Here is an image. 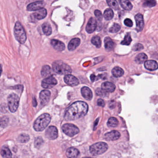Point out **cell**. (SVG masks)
Returning a JSON list of instances; mask_svg holds the SVG:
<instances>
[{
    "label": "cell",
    "mask_w": 158,
    "mask_h": 158,
    "mask_svg": "<svg viewBox=\"0 0 158 158\" xmlns=\"http://www.w3.org/2000/svg\"><path fill=\"white\" fill-rule=\"evenodd\" d=\"M121 136L120 133L116 130L111 131L105 134L104 139L108 141H115L119 139Z\"/></svg>",
    "instance_id": "cell-14"
},
{
    "label": "cell",
    "mask_w": 158,
    "mask_h": 158,
    "mask_svg": "<svg viewBox=\"0 0 158 158\" xmlns=\"http://www.w3.org/2000/svg\"><path fill=\"white\" fill-rule=\"evenodd\" d=\"M14 34L15 39L20 43L23 44L26 42V33L24 28L19 21L16 22L14 26Z\"/></svg>",
    "instance_id": "cell-4"
},
{
    "label": "cell",
    "mask_w": 158,
    "mask_h": 158,
    "mask_svg": "<svg viewBox=\"0 0 158 158\" xmlns=\"http://www.w3.org/2000/svg\"><path fill=\"white\" fill-rule=\"evenodd\" d=\"M1 127H5L7 125L8 122V119L6 117H3L1 118Z\"/></svg>",
    "instance_id": "cell-41"
},
{
    "label": "cell",
    "mask_w": 158,
    "mask_h": 158,
    "mask_svg": "<svg viewBox=\"0 0 158 158\" xmlns=\"http://www.w3.org/2000/svg\"><path fill=\"white\" fill-rule=\"evenodd\" d=\"M88 109L89 107L86 103L83 101H77L67 109L64 118L67 121L78 120L86 115Z\"/></svg>",
    "instance_id": "cell-1"
},
{
    "label": "cell",
    "mask_w": 158,
    "mask_h": 158,
    "mask_svg": "<svg viewBox=\"0 0 158 158\" xmlns=\"http://www.w3.org/2000/svg\"><path fill=\"white\" fill-rule=\"evenodd\" d=\"M51 44L57 51H63L66 48L64 43L57 39H52L51 42Z\"/></svg>",
    "instance_id": "cell-16"
},
{
    "label": "cell",
    "mask_w": 158,
    "mask_h": 158,
    "mask_svg": "<svg viewBox=\"0 0 158 158\" xmlns=\"http://www.w3.org/2000/svg\"><path fill=\"white\" fill-rule=\"evenodd\" d=\"M43 32L46 36H50L52 33V29L50 24L48 22H45L42 26Z\"/></svg>",
    "instance_id": "cell-26"
},
{
    "label": "cell",
    "mask_w": 158,
    "mask_h": 158,
    "mask_svg": "<svg viewBox=\"0 0 158 158\" xmlns=\"http://www.w3.org/2000/svg\"><path fill=\"white\" fill-rule=\"evenodd\" d=\"M105 19L107 20H111L114 17V13L111 8H107L105 10L104 14Z\"/></svg>",
    "instance_id": "cell-30"
},
{
    "label": "cell",
    "mask_w": 158,
    "mask_h": 158,
    "mask_svg": "<svg viewBox=\"0 0 158 158\" xmlns=\"http://www.w3.org/2000/svg\"><path fill=\"white\" fill-rule=\"evenodd\" d=\"M144 66L147 69L151 71H155L158 68V64L153 60L146 61L144 63Z\"/></svg>",
    "instance_id": "cell-18"
},
{
    "label": "cell",
    "mask_w": 158,
    "mask_h": 158,
    "mask_svg": "<svg viewBox=\"0 0 158 158\" xmlns=\"http://www.w3.org/2000/svg\"><path fill=\"white\" fill-rule=\"evenodd\" d=\"M121 29V26L118 24L114 23V25L112 26L109 29V32L111 33H116L118 32Z\"/></svg>",
    "instance_id": "cell-37"
},
{
    "label": "cell",
    "mask_w": 158,
    "mask_h": 158,
    "mask_svg": "<svg viewBox=\"0 0 158 158\" xmlns=\"http://www.w3.org/2000/svg\"><path fill=\"white\" fill-rule=\"evenodd\" d=\"M62 129L64 133L70 137H73L79 132V128L74 124L71 123L64 124Z\"/></svg>",
    "instance_id": "cell-7"
},
{
    "label": "cell",
    "mask_w": 158,
    "mask_h": 158,
    "mask_svg": "<svg viewBox=\"0 0 158 158\" xmlns=\"http://www.w3.org/2000/svg\"><path fill=\"white\" fill-rule=\"evenodd\" d=\"M147 59V56L146 54L144 53L139 54L137 55L135 58V61L137 64H141L145 63Z\"/></svg>",
    "instance_id": "cell-27"
},
{
    "label": "cell",
    "mask_w": 158,
    "mask_h": 158,
    "mask_svg": "<svg viewBox=\"0 0 158 158\" xmlns=\"http://www.w3.org/2000/svg\"><path fill=\"white\" fill-rule=\"evenodd\" d=\"M107 92L105 91L104 90H100V89H98L97 90H96V93L98 94V96H102V97H105V95H106V93Z\"/></svg>",
    "instance_id": "cell-42"
},
{
    "label": "cell",
    "mask_w": 158,
    "mask_h": 158,
    "mask_svg": "<svg viewBox=\"0 0 158 158\" xmlns=\"http://www.w3.org/2000/svg\"><path fill=\"white\" fill-rule=\"evenodd\" d=\"M51 70L50 67L48 65L43 67L41 71V75L43 77H48L51 74Z\"/></svg>",
    "instance_id": "cell-29"
},
{
    "label": "cell",
    "mask_w": 158,
    "mask_h": 158,
    "mask_svg": "<svg viewBox=\"0 0 158 158\" xmlns=\"http://www.w3.org/2000/svg\"><path fill=\"white\" fill-rule=\"evenodd\" d=\"M91 42L92 44L94 45H95L96 46V48H101L102 42H101V39H100V37L98 36H95L93 37L91 40Z\"/></svg>",
    "instance_id": "cell-31"
},
{
    "label": "cell",
    "mask_w": 158,
    "mask_h": 158,
    "mask_svg": "<svg viewBox=\"0 0 158 158\" xmlns=\"http://www.w3.org/2000/svg\"><path fill=\"white\" fill-rule=\"evenodd\" d=\"M135 19L136 23V30L138 32L141 31L144 26L143 15L141 14H138L135 16Z\"/></svg>",
    "instance_id": "cell-15"
},
{
    "label": "cell",
    "mask_w": 158,
    "mask_h": 158,
    "mask_svg": "<svg viewBox=\"0 0 158 158\" xmlns=\"http://www.w3.org/2000/svg\"><path fill=\"white\" fill-rule=\"evenodd\" d=\"M30 140L29 135L26 134H22L17 138V141L20 143H26Z\"/></svg>",
    "instance_id": "cell-32"
},
{
    "label": "cell",
    "mask_w": 158,
    "mask_h": 158,
    "mask_svg": "<svg viewBox=\"0 0 158 158\" xmlns=\"http://www.w3.org/2000/svg\"><path fill=\"white\" fill-rule=\"evenodd\" d=\"M65 83L71 86H75L79 84V80L76 77L72 75H66L64 77Z\"/></svg>",
    "instance_id": "cell-10"
},
{
    "label": "cell",
    "mask_w": 158,
    "mask_h": 158,
    "mask_svg": "<svg viewBox=\"0 0 158 158\" xmlns=\"http://www.w3.org/2000/svg\"><path fill=\"white\" fill-rule=\"evenodd\" d=\"M118 121L115 117H110L108 120L107 125L110 128H115L118 125Z\"/></svg>",
    "instance_id": "cell-33"
},
{
    "label": "cell",
    "mask_w": 158,
    "mask_h": 158,
    "mask_svg": "<svg viewBox=\"0 0 158 158\" xmlns=\"http://www.w3.org/2000/svg\"><path fill=\"white\" fill-rule=\"evenodd\" d=\"M1 153L3 158H11L12 155L10 149L6 145H4L2 147Z\"/></svg>",
    "instance_id": "cell-25"
},
{
    "label": "cell",
    "mask_w": 158,
    "mask_h": 158,
    "mask_svg": "<svg viewBox=\"0 0 158 158\" xmlns=\"http://www.w3.org/2000/svg\"><path fill=\"white\" fill-rule=\"evenodd\" d=\"M101 89L107 92H113L116 90V86L110 82H105L102 84Z\"/></svg>",
    "instance_id": "cell-17"
},
{
    "label": "cell",
    "mask_w": 158,
    "mask_h": 158,
    "mask_svg": "<svg viewBox=\"0 0 158 158\" xmlns=\"http://www.w3.org/2000/svg\"><path fill=\"white\" fill-rule=\"evenodd\" d=\"M45 3L42 1H38L33 2L27 6V10L29 11H34L43 8Z\"/></svg>",
    "instance_id": "cell-13"
},
{
    "label": "cell",
    "mask_w": 158,
    "mask_h": 158,
    "mask_svg": "<svg viewBox=\"0 0 158 158\" xmlns=\"http://www.w3.org/2000/svg\"><path fill=\"white\" fill-rule=\"evenodd\" d=\"M144 48L143 45L141 44H136L133 46V50L135 51L141 50Z\"/></svg>",
    "instance_id": "cell-40"
},
{
    "label": "cell",
    "mask_w": 158,
    "mask_h": 158,
    "mask_svg": "<svg viewBox=\"0 0 158 158\" xmlns=\"http://www.w3.org/2000/svg\"><path fill=\"white\" fill-rule=\"evenodd\" d=\"M124 24L129 27H132L133 26V22L130 19H126L124 21Z\"/></svg>",
    "instance_id": "cell-43"
},
{
    "label": "cell",
    "mask_w": 158,
    "mask_h": 158,
    "mask_svg": "<svg viewBox=\"0 0 158 158\" xmlns=\"http://www.w3.org/2000/svg\"><path fill=\"white\" fill-rule=\"evenodd\" d=\"M97 104H98V106L102 107H104L105 105L104 101L102 99H99L98 100V102H97Z\"/></svg>",
    "instance_id": "cell-44"
},
{
    "label": "cell",
    "mask_w": 158,
    "mask_h": 158,
    "mask_svg": "<svg viewBox=\"0 0 158 158\" xmlns=\"http://www.w3.org/2000/svg\"><path fill=\"white\" fill-rule=\"evenodd\" d=\"M45 136L49 140H54L58 136V131L54 126H50L45 131Z\"/></svg>",
    "instance_id": "cell-9"
},
{
    "label": "cell",
    "mask_w": 158,
    "mask_h": 158,
    "mask_svg": "<svg viewBox=\"0 0 158 158\" xmlns=\"http://www.w3.org/2000/svg\"><path fill=\"white\" fill-rule=\"evenodd\" d=\"M57 80L52 77H49L44 79L42 86L45 89H51L57 84Z\"/></svg>",
    "instance_id": "cell-8"
},
{
    "label": "cell",
    "mask_w": 158,
    "mask_h": 158,
    "mask_svg": "<svg viewBox=\"0 0 158 158\" xmlns=\"http://www.w3.org/2000/svg\"><path fill=\"white\" fill-rule=\"evenodd\" d=\"M112 74L116 78H119L123 75L124 71L119 67H115L112 70Z\"/></svg>",
    "instance_id": "cell-28"
},
{
    "label": "cell",
    "mask_w": 158,
    "mask_h": 158,
    "mask_svg": "<svg viewBox=\"0 0 158 158\" xmlns=\"http://www.w3.org/2000/svg\"><path fill=\"white\" fill-rule=\"evenodd\" d=\"M8 107L9 110L14 113L17 110L19 105V98L15 93H11L8 97Z\"/></svg>",
    "instance_id": "cell-6"
},
{
    "label": "cell",
    "mask_w": 158,
    "mask_h": 158,
    "mask_svg": "<svg viewBox=\"0 0 158 158\" xmlns=\"http://www.w3.org/2000/svg\"><path fill=\"white\" fill-rule=\"evenodd\" d=\"M97 26V20L94 17H91L88 22L86 27V31L89 33H91L95 31Z\"/></svg>",
    "instance_id": "cell-12"
},
{
    "label": "cell",
    "mask_w": 158,
    "mask_h": 158,
    "mask_svg": "<svg viewBox=\"0 0 158 158\" xmlns=\"http://www.w3.org/2000/svg\"><path fill=\"white\" fill-rule=\"evenodd\" d=\"M132 40V39L130 34L129 33H127V34L125 36L124 39L121 42V44L123 45H129L131 43Z\"/></svg>",
    "instance_id": "cell-34"
},
{
    "label": "cell",
    "mask_w": 158,
    "mask_h": 158,
    "mask_svg": "<svg viewBox=\"0 0 158 158\" xmlns=\"http://www.w3.org/2000/svg\"><path fill=\"white\" fill-rule=\"evenodd\" d=\"M156 5V0H147L144 2L143 5L145 7H153Z\"/></svg>",
    "instance_id": "cell-38"
},
{
    "label": "cell",
    "mask_w": 158,
    "mask_h": 158,
    "mask_svg": "<svg viewBox=\"0 0 158 158\" xmlns=\"http://www.w3.org/2000/svg\"><path fill=\"white\" fill-rule=\"evenodd\" d=\"M121 7L127 11H130L132 9L133 5L129 0H118Z\"/></svg>",
    "instance_id": "cell-24"
},
{
    "label": "cell",
    "mask_w": 158,
    "mask_h": 158,
    "mask_svg": "<svg viewBox=\"0 0 158 158\" xmlns=\"http://www.w3.org/2000/svg\"><path fill=\"white\" fill-rule=\"evenodd\" d=\"M81 40L78 38L73 39L69 43L68 49L70 51H73L78 48L80 44Z\"/></svg>",
    "instance_id": "cell-19"
},
{
    "label": "cell",
    "mask_w": 158,
    "mask_h": 158,
    "mask_svg": "<svg viewBox=\"0 0 158 158\" xmlns=\"http://www.w3.org/2000/svg\"><path fill=\"white\" fill-rule=\"evenodd\" d=\"M107 2L111 8L116 10H117L119 8V5L116 0H107Z\"/></svg>",
    "instance_id": "cell-35"
},
{
    "label": "cell",
    "mask_w": 158,
    "mask_h": 158,
    "mask_svg": "<svg viewBox=\"0 0 158 158\" xmlns=\"http://www.w3.org/2000/svg\"><path fill=\"white\" fill-rule=\"evenodd\" d=\"M51 97V92L48 90H43L39 93V99L41 104L45 105L48 103Z\"/></svg>",
    "instance_id": "cell-11"
},
{
    "label": "cell",
    "mask_w": 158,
    "mask_h": 158,
    "mask_svg": "<svg viewBox=\"0 0 158 158\" xmlns=\"http://www.w3.org/2000/svg\"><path fill=\"white\" fill-rule=\"evenodd\" d=\"M51 117L48 113L42 114L39 116L34 122L33 129L38 132L43 131L50 122Z\"/></svg>",
    "instance_id": "cell-2"
},
{
    "label": "cell",
    "mask_w": 158,
    "mask_h": 158,
    "mask_svg": "<svg viewBox=\"0 0 158 158\" xmlns=\"http://www.w3.org/2000/svg\"><path fill=\"white\" fill-rule=\"evenodd\" d=\"M44 141L42 137H38L36 138L34 141V146L36 148H39L43 144Z\"/></svg>",
    "instance_id": "cell-36"
},
{
    "label": "cell",
    "mask_w": 158,
    "mask_h": 158,
    "mask_svg": "<svg viewBox=\"0 0 158 158\" xmlns=\"http://www.w3.org/2000/svg\"><path fill=\"white\" fill-rule=\"evenodd\" d=\"M52 69L58 74L67 75L72 72V68L61 60H57L52 64Z\"/></svg>",
    "instance_id": "cell-3"
},
{
    "label": "cell",
    "mask_w": 158,
    "mask_h": 158,
    "mask_svg": "<svg viewBox=\"0 0 158 158\" xmlns=\"http://www.w3.org/2000/svg\"><path fill=\"white\" fill-rule=\"evenodd\" d=\"M108 149V145L104 142H99L93 144L90 147V153L93 156L101 155Z\"/></svg>",
    "instance_id": "cell-5"
},
{
    "label": "cell",
    "mask_w": 158,
    "mask_h": 158,
    "mask_svg": "<svg viewBox=\"0 0 158 158\" xmlns=\"http://www.w3.org/2000/svg\"><path fill=\"white\" fill-rule=\"evenodd\" d=\"M33 15L35 18L39 20L43 19L47 15V11L45 8H42L37 10L36 12L33 13Z\"/></svg>",
    "instance_id": "cell-21"
},
{
    "label": "cell",
    "mask_w": 158,
    "mask_h": 158,
    "mask_svg": "<svg viewBox=\"0 0 158 158\" xmlns=\"http://www.w3.org/2000/svg\"><path fill=\"white\" fill-rule=\"evenodd\" d=\"M94 14L95 16L97 17L98 20L99 21H101L103 19V15H102V13L100 10H96L94 12Z\"/></svg>",
    "instance_id": "cell-39"
},
{
    "label": "cell",
    "mask_w": 158,
    "mask_h": 158,
    "mask_svg": "<svg viewBox=\"0 0 158 158\" xmlns=\"http://www.w3.org/2000/svg\"><path fill=\"white\" fill-rule=\"evenodd\" d=\"M81 94L83 97L87 100H91L93 94L91 91L87 87H84L81 89Z\"/></svg>",
    "instance_id": "cell-20"
},
{
    "label": "cell",
    "mask_w": 158,
    "mask_h": 158,
    "mask_svg": "<svg viewBox=\"0 0 158 158\" xmlns=\"http://www.w3.org/2000/svg\"><path fill=\"white\" fill-rule=\"evenodd\" d=\"M104 42L105 48L107 51H111L114 49L115 44L110 38L109 37L105 38Z\"/></svg>",
    "instance_id": "cell-22"
},
{
    "label": "cell",
    "mask_w": 158,
    "mask_h": 158,
    "mask_svg": "<svg viewBox=\"0 0 158 158\" xmlns=\"http://www.w3.org/2000/svg\"><path fill=\"white\" fill-rule=\"evenodd\" d=\"M66 155L68 158H76L79 155V151L77 148L70 147L67 150Z\"/></svg>",
    "instance_id": "cell-23"
}]
</instances>
